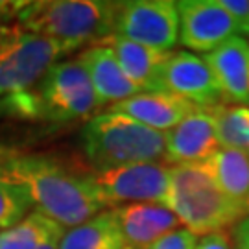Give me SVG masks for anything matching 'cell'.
Wrapping results in <instances>:
<instances>
[{
	"label": "cell",
	"mask_w": 249,
	"mask_h": 249,
	"mask_svg": "<svg viewBox=\"0 0 249 249\" xmlns=\"http://www.w3.org/2000/svg\"><path fill=\"white\" fill-rule=\"evenodd\" d=\"M0 181L24 188L37 211L63 227H76L106 209L92 174L52 155L26 153L2 142Z\"/></svg>",
	"instance_id": "6da1fadb"
},
{
	"label": "cell",
	"mask_w": 249,
	"mask_h": 249,
	"mask_svg": "<svg viewBox=\"0 0 249 249\" xmlns=\"http://www.w3.org/2000/svg\"><path fill=\"white\" fill-rule=\"evenodd\" d=\"M115 4L94 0L22 2L17 18L26 32L55 41L69 53L113 34Z\"/></svg>",
	"instance_id": "7a4b0ae2"
},
{
	"label": "cell",
	"mask_w": 249,
	"mask_h": 249,
	"mask_svg": "<svg viewBox=\"0 0 249 249\" xmlns=\"http://www.w3.org/2000/svg\"><path fill=\"white\" fill-rule=\"evenodd\" d=\"M168 209L196 236L225 231L246 216L244 205L223 194L205 162L170 166Z\"/></svg>",
	"instance_id": "3957f363"
},
{
	"label": "cell",
	"mask_w": 249,
	"mask_h": 249,
	"mask_svg": "<svg viewBox=\"0 0 249 249\" xmlns=\"http://www.w3.org/2000/svg\"><path fill=\"white\" fill-rule=\"evenodd\" d=\"M81 144L92 170L120 168L164 159L166 133L118 113H100L83 125Z\"/></svg>",
	"instance_id": "277c9868"
},
{
	"label": "cell",
	"mask_w": 249,
	"mask_h": 249,
	"mask_svg": "<svg viewBox=\"0 0 249 249\" xmlns=\"http://www.w3.org/2000/svg\"><path fill=\"white\" fill-rule=\"evenodd\" d=\"M36 94L39 120L53 124L87 118L102 107L89 74L78 59L53 63L36 87Z\"/></svg>",
	"instance_id": "5b68a950"
},
{
	"label": "cell",
	"mask_w": 249,
	"mask_h": 249,
	"mask_svg": "<svg viewBox=\"0 0 249 249\" xmlns=\"http://www.w3.org/2000/svg\"><path fill=\"white\" fill-rule=\"evenodd\" d=\"M92 178L104 207L116 209L131 203H159L168 207L170 164L164 160L94 172Z\"/></svg>",
	"instance_id": "8992f818"
},
{
	"label": "cell",
	"mask_w": 249,
	"mask_h": 249,
	"mask_svg": "<svg viewBox=\"0 0 249 249\" xmlns=\"http://www.w3.org/2000/svg\"><path fill=\"white\" fill-rule=\"evenodd\" d=\"M113 34L142 46L170 52L179 41V13L170 0L116 2Z\"/></svg>",
	"instance_id": "52a82bcc"
},
{
	"label": "cell",
	"mask_w": 249,
	"mask_h": 249,
	"mask_svg": "<svg viewBox=\"0 0 249 249\" xmlns=\"http://www.w3.org/2000/svg\"><path fill=\"white\" fill-rule=\"evenodd\" d=\"M63 53L55 41L26 32L13 48L0 53V96L32 89Z\"/></svg>",
	"instance_id": "ba28073f"
},
{
	"label": "cell",
	"mask_w": 249,
	"mask_h": 249,
	"mask_svg": "<svg viewBox=\"0 0 249 249\" xmlns=\"http://www.w3.org/2000/svg\"><path fill=\"white\" fill-rule=\"evenodd\" d=\"M179 13V43L194 52H213L238 34L231 15L218 0H181L176 2Z\"/></svg>",
	"instance_id": "9c48e42d"
},
{
	"label": "cell",
	"mask_w": 249,
	"mask_h": 249,
	"mask_svg": "<svg viewBox=\"0 0 249 249\" xmlns=\"http://www.w3.org/2000/svg\"><path fill=\"white\" fill-rule=\"evenodd\" d=\"M162 90L188 100L197 107L225 104L220 85L203 57L190 52L170 53L160 76Z\"/></svg>",
	"instance_id": "30bf717a"
},
{
	"label": "cell",
	"mask_w": 249,
	"mask_h": 249,
	"mask_svg": "<svg viewBox=\"0 0 249 249\" xmlns=\"http://www.w3.org/2000/svg\"><path fill=\"white\" fill-rule=\"evenodd\" d=\"M220 150L213 107H197L166 133L164 162L190 164L205 162Z\"/></svg>",
	"instance_id": "8fae6325"
},
{
	"label": "cell",
	"mask_w": 249,
	"mask_h": 249,
	"mask_svg": "<svg viewBox=\"0 0 249 249\" xmlns=\"http://www.w3.org/2000/svg\"><path fill=\"white\" fill-rule=\"evenodd\" d=\"M220 85L225 104H249V41L234 36L203 57Z\"/></svg>",
	"instance_id": "7c38bea8"
},
{
	"label": "cell",
	"mask_w": 249,
	"mask_h": 249,
	"mask_svg": "<svg viewBox=\"0 0 249 249\" xmlns=\"http://www.w3.org/2000/svg\"><path fill=\"white\" fill-rule=\"evenodd\" d=\"M196 109L197 106L190 104L188 100L179 98L166 90L141 92L109 107L111 113L129 116L137 122L162 133L176 127L183 118H187Z\"/></svg>",
	"instance_id": "4fadbf2b"
},
{
	"label": "cell",
	"mask_w": 249,
	"mask_h": 249,
	"mask_svg": "<svg viewBox=\"0 0 249 249\" xmlns=\"http://www.w3.org/2000/svg\"><path fill=\"white\" fill-rule=\"evenodd\" d=\"M76 59L83 65V69L89 74V80L98 96L100 106H106V104L113 106L142 92L125 76L122 67L116 61L115 53L106 45H100V43L89 45L81 50Z\"/></svg>",
	"instance_id": "5bb4252c"
},
{
	"label": "cell",
	"mask_w": 249,
	"mask_h": 249,
	"mask_svg": "<svg viewBox=\"0 0 249 249\" xmlns=\"http://www.w3.org/2000/svg\"><path fill=\"white\" fill-rule=\"evenodd\" d=\"M98 43L111 48L124 74L141 90H146V92L162 90L160 76H162L164 65L170 59V52L153 50L116 34L104 37Z\"/></svg>",
	"instance_id": "9a60e30c"
},
{
	"label": "cell",
	"mask_w": 249,
	"mask_h": 249,
	"mask_svg": "<svg viewBox=\"0 0 249 249\" xmlns=\"http://www.w3.org/2000/svg\"><path fill=\"white\" fill-rule=\"evenodd\" d=\"M59 249H124L122 231L113 209L102 211L63 234Z\"/></svg>",
	"instance_id": "2e32d148"
},
{
	"label": "cell",
	"mask_w": 249,
	"mask_h": 249,
	"mask_svg": "<svg viewBox=\"0 0 249 249\" xmlns=\"http://www.w3.org/2000/svg\"><path fill=\"white\" fill-rule=\"evenodd\" d=\"M216 185L232 201L244 205L249 197V153L240 150L220 148L205 160Z\"/></svg>",
	"instance_id": "e0dca14e"
},
{
	"label": "cell",
	"mask_w": 249,
	"mask_h": 249,
	"mask_svg": "<svg viewBox=\"0 0 249 249\" xmlns=\"http://www.w3.org/2000/svg\"><path fill=\"white\" fill-rule=\"evenodd\" d=\"M57 234H65L63 225L39 211H34L0 234V249H37L43 242Z\"/></svg>",
	"instance_id": "ac0fdd59"
},
{
	"label": "cell",
	"mask_w": 249,
	"mask_h": 249,
	"mask_svg": "<svg viewBox=\"0 0 249 249\" xmlns=\"http://www.w3.org/2000/svg\"><path fill=\"white\" fill-rule=\"evenodd\" d=\"M213 109L220 146L249 153V106L220 104Z\"/></svg>",
	"instance_id": "d6986e66"
},
{
	"label": "cell",
	"mask_w": 249,
	"mask_h": 249,
	"mask_svg": "<svg viewBox=\"0 0 249 249\" xmlns=\"http://www.w3.org/2000/svg\"><path fill=\"white\" fill-rule=\"evenodd\" d=\"M124 238V249H148L159 240L160 234L142 216L137 203L122 205L113 209Z\"/></svg>",
	"instance_id": "ffe728a7"
},
{
	"label": "cell",
	"mask_w": 249,
	"mask_h": 249,
	"mask_svg": "<svg viewBox=\"0 0 249 249\" xmlns=\"http://www.w3.org/2000/svg\"><path fill=\"white\" fill-rule=\"evenodd\" d=\"M32 199L24 188L0 181V229L8 231L26 218Z\"/></svg>",
	"instance_id": "44dd1931"
},
{
	"label": "cell",
	"mask_w": 249,
	"mask_h": 249,
	"mask_svg": "<svg viewBox=\"0 0 249 249\" xmlns=\"http://www.w3.org/2000/svg\"><path fill=\"white\" fill-rule=\"evenodd\" d=\"M197 236L187 229H178L164 236H160L155 244H151L148 249H194Z\"/></svg>",
	"instance_id": "7402d4cb"
},
{
	"label": "cell",
	"mask_w": 249,
	"mask_h": 249,
	"mask_svg": "<svg viewBox=\"0 0 249 249\" xmlns=\"http://www.w3.org/2000/svg\"><path fill=\"white\" fill-rule=\"evenodd\" d=\"M218 4L222 6L236 24L238 34L242 37L249 36V2L248 0H218Z\"/></svg>",
	"instance_id": "603a6c76"
},
{
	"label": "cell",
	"mask_w": 249,
	"mask_h": 249,
	"mask_svg": "<svg viewBox=\"0 0 249 249\" xmlns=\"http://www.w3.org/2000/svg\"><path fill=\"white\" fill-rule=\"evenodd\" d=\"M194 249H234V246H232L231 234L227 231H220L201 236L196 242Z\"/></svg>",
	"instance_id": "cb8c5ba5"
},
{
	"label": "cell",
	"mask_w": 249,
	"mask_h": 249,
	"mask_svg": "<svg viewBox=\"0 0 249 249\" xmlns=\"http://www.w3.org/2000/svg\"><path fill=\"white\" fill-rule=\"evenodd\" d=\"M231 240L234 249H249V216H244L240 222L232 227Z\"/></svg>",
	"instance_id": "d4e9b609"
},
{
	"label": "cell",
	"mask_w": 249,
	"mask_h": 249,
	"mask_svg": "<svg viewBox=\"0 0 249 249\" xmlns=\"http://www.w3.org/2000/svg\"><path fill=\"white\" fill-rule=\"evenodd\" d=\"M20 6H22V2H0V18L18 15Z\"/></svg>",
	"instance_id": "484cf974"
},
{
	"label": "cell",
	"mask_w": 249,
	"mask_h": 249,
	"mask_svg": "<svg viewBox=\"0 0 249 249\" xmlns=\"http://www.w3.org/2000/svg\"><path fill=\"white\" fill-rule=\"evenodd\" d=\"M63 234H57V236H52L46 242H43L37 249H59V242H61Z\"/></svg>",
	"instance_id": "4316f807"
},
{
	"label": "cell",
	"mask_w": 249,
	"mask_h": 249,
	"mask_svg": "<svg viewBox=\"0 0 249 249\" xmlns=\"http://www.w3.org/2000/svg\"><path fill=\"white\" fill-rule=\"evenodd\" d=\"M244 209H246V213H249V197L246 199V203H244Z\"/></svg>",
	"instance_id": "83f0119b"
}]
</instances>
